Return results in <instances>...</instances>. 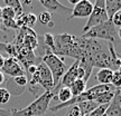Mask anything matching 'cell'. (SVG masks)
Returning <instances> with one entry per match:
<instances>
[{"instance_id":"cell-17","label":"cell","mask_w":121,"mask_h":116,"mask_svg":"<svg viewBox=\"0 0 121 116\" xmlns=\"http://www.w3.org/2000/svg\"><path fill=\"white\" fill-rule=\"evenodd\" d=\"M105 115L107 116H121V106L117 102L111 100V103L109 104L108 108L105 111Z\"/></svg>"},{"instance_id":"cell-21","label":"cell","mask_w":121,"mask_h":116,"mask_svg":"<svg viewBox=\"0 0 121 116\" xmlns=\"http://www.w3.org/2000/svg\"><path fill=\"white\" fill-rule=\"evenodd\" d=\"M37 20H38L42 25H49V26H53L52 22V15L48 12V11H43L40 12L37 16Z\"/></svg>"},{"instance_id":"cell-24","label":"cell","mask_w":121,"mask_h":116,"mask_svg":"<svg viewBox=\"0 0 121 116\" xmlns=\"http://www.w3.org/2000/svg\"><path fill=\"white\" fill-rule=\"evenodd\" d=\"M13 80L17 84L18 86L24 87V88H26L27 84H28V79H27L26 76H18V77H13Z\"/></svg>"},{"instance_id":"cell-36","label":"cell","mask_w":121,"mask_h":116,"mask_svg":"<svg viewBox=\"0 0 121 116\" xmlns=\"http://www.w3.org/2000/svg\"><path fill=\"white\" fill-rule=\"evenodd\" d=\"M118 57H119V58L121 59V55H120V54H118Z\"/></svg>"},{"instance_id":"cell-12","label":"cell","mask_w":121,"mask_h":116,"mask_svg":"<svg viewBox=\"0 0 121 116\" xmlns=\"http://www.w3.org/2000/svg\"><path fill=\"white\" fill-rule=\"evenodd\" d=\"M104 4L109 19H111V17L117 11L121 10V0H104Z\"/></svg>"},{"instance_id":"cell-7","label":"cell","mask_w":121,"mask_h":116,"mask_svg":"<svg viewBox=\"0 0 121 116\" xmlns=\"http://www.w3.org/2000/svg\"><path fill=\"white\" fill-rule=\"evenodd\" d=\"M1 72L4 75H7L8 77H18V76H26V73L22 68V66L19 64L17 59H15L13 57L4 58V66L1 68Z\"/></svg>"},{"instance_id":"cell-6","label":"cell","mask_w":121,"mask_h":116,"mask_svg":"<svg viewBox=\"0 0 121 116\" xmlns=\"http://www.w3.org/2000/svg\"><path fill=\"white\" fill-rule=\"evenodd\" d=\"M37 76H38V85L43 87L45 92L54 89L55 85H54L52 73L49 72L47 66L42 61L37 64Z\"/></svg>"},{"instance_id":"cell-5","label":"cell","mask_w":121,"mask_h":116,"mask_svg":"<svg viewBox=\"0 0 121 116\" xmlns=\"http://www.w3.org/2000/svg\"><path fill=\"white\" fill-rule=\"evenodd\" d=\"M109 20V17L107 15V10H105V4L104 0H95V4H93V10L91 16L87 18V21L85 26L83 27L82 34L86 32L87 30L93 28L96 25H100L102 22H105Z\"/></svg>"},{"instance_id":"cell-35","label":"cell","mask_w":121,"mask_h":116,"mask_svg":"<svg viewBox=\"0 0 121 116\" xmlns=\"http://www.w3.org/2000/svg\"><path fill=\"white\" fill-rule=\"evenodd\" d=\"M118 72H120L121 73V65H120V67H119V69H118Z\"/></svg>"},{"instance_id":"cell-9","label":"cell","mask_w":121,"mask_h":116,"mask_svg":"<svg viewBox=\"0 0 121 116\" xmlns=\"http://www.w3.org/2000/svg\"><path fill=\"white\" fill-rule=\"evenodd\" d=\"M93 10V4L90 0H82L72 8V13L67 19L72 18H89Z\"/></svg>"},{"instance_id":"cell-10","label":"cell","mask_w":121,"mask_h":116,"mask_svg":"<svg viewBox=\"0 0 121 116\" xmlns=\"http://www.w3.org/2000/svg\"><path fill=\"white\" fill-rule=\"evenodd\" d=\"M39 2L42 4L44 8L46 9V11H48L49 13L52 12L64 13V15H67L69 17V15L72 13V8L62 4L58 0H40Z\"/></svg>"},{"instance_id":"cell-26","label":"cell","mask_w":121,"mask_h":116,"mask_svg":"<svg viewBox=\"0 0 121 116\" xmlns=\"http://www.w3.org/2000/svg\"><path fill=\"white\" fill-rule=\"evenodd\" d=\"M1 25L4 27H7V28H13V29H18L17 25H16V21L15 19H11V20H2Z\"/></svg>"},{"instance_id":"cell-4","label":"cell","mask_w":121,"mask_h":116,"mask_svg":"<svg viewBox=\"0 0 121 116\" xmlns=\"http://www.w3.org/2000/svg\"><path fill=\"white\" fill-rule=\"evenodd\" d=\"M42 63L47 66V68L49 69V72L52 73L53 80H54V85L55 87L58 85L60 80L62 79L63 75L65 74V72L67 70V66L64 63V60L60 58L58 56L52 54L51 52L46 50L44 56L42 57Z\"/></svg>"},{"instance_id":"cell-29","label":"cell","mask_w":121,"mask_h":116,"mask_svg":"<svg viewBox=\"0 0 121 116\" xmlns=\"http://www.w3.org/2000/svg\"><path fill=\"white\" fill-rule=\"evenodd\" d=\"M20 4H25V6H28V4H31V0H20Z\"/></svg>"},{"instance_id":"cell-8","label":"cell","mask_w":121,"mask_h":116,"mask_svg":"<svg viewBox=\"0 0 121 116\" xmlns=\"http://www.w3.org/2000/svg\"><path fill=\"white\" fill-rule=\"evenodd\" d=\"M78 64H80V60H75L73 64L69 66L67 70L65 72V74L63 75V77L62 79L60 80L58 83V85L56 87H54V94H55V92L56 89H60L62 87H69L72 84H73L76 79H78Z\"/></svg>"},{"instance_id":"cell-32","label":"cell","mask_w":121,"mask_h":116,"mask_svg":"<svg viewBox=\"0 0 121 116\" xmlns=\"http://www.w3.org/2000/svg\"><path fill=\"white\" fill-rule=\"evenodd\" d=\"M80 1H82V0H69V4H74V6H75V4H78V2H80Z\"/></svg>"},{"instance_id":"cell-3","label":"cell","mask_w":121,"mask_h":116,"mask_svg":"<svg viewBox=\"0 0 121 116\" xmlns=\"http://www.w3.org/2000/svg\"><path fill=\"white\" fill-rule=\"evenodd\" d=\"M118 36V29L114 27L112 21L109 19L105 22H102L100 25H96L86 32L82 35L83 38L87 39H99L103 41H109V43H114L116 37Z\"/></svg>"},{"instance_id":"cell-2","label":"cell","mask_w":121,"mask_h":116,"mask_svg":"<svg viewBox=\"0 0 121 116\" xmlns=\"http://www.w3.org/2000/svg\"><path fill=\"white\" fill-rule=\"evenodd\" d=\"M54 92H45L33 103L22 109H13V116H42L47 112L51 100L54 98Z\"/></svg>"},{"instance_id":"cell-30","label":"cell","mask_w":121,"mask_h":116,"mask_svg":"<svg viewBox=\"0 0 121 116\" xmlns=\"http://www.w3.org/2000/svg\"><path fill=\"white\" fill-rule=\"evenodd\" d=\"M4 80H6V79H4V73L0 70V85H1V84H2Z\"/></svg>"},{"instance_id":"cell-1","label":"cell","mask_w":121,"mask_h":116,"mask_svg":"<svg viewBox=\"0 0 121 116\" xmlns=\"http://www.w3.org/2000/svg\"><path fill=\"white\" fill-rule=\"evenodd\" d=\"M52 54L56 56H69L75 60H80L82 57L81 38L69 34L54 35V47Z\"/></svg>"},{"instance_id":"cell-20","label":"cell","mask_w":121,"mask_h":116,"mask_svg":"<svg viewBox=\"0 0 121 116\" xmlns=\"http://www.w3.org/2000/svg\"><path fill=\"white\" fill-rule=\"evenodd\" d=\"M16 16L17 15L13 8L7 7V6L2 8V11H1V19L2 20H11V19H15Z\"/></svg>"},{"instance_id":"cell-37","label":"cell","mask_w":121,"mask_h":116,"mask_svg":"<svg viewBox=\"0 0 121 116\" xmlns=\"http://www.w3.org/2000/svg\"><path fill=\"white\" fill-rule=\"evenodd\" d=\"M103 116H107V115H105V114H104V115H103Z\"/></svg>"},{"instance_id":"cell-27","label":"cell","mask_w":121,"mask_h":116,"mask_svg":"<svg viewBox=\"0 0 121 116\" xmlns=\"http://www.w3.org/2000/svg\"><path fill=\"white\" fill-rule=\"evenodd\" d=\"M66 116H81V112H80V109H78V105H73V106H71L69 112L67 113V115Z\"/></svg>"},{"instance_id":"cell-13","label":"cell","mask_w":121,"mask_h":116,"mask_svg":"<svg viewBox=\"0 0 121 116\" xmlns=\"http://www.w3.org/2000/svg\"><path fill=\"white\" fill-rule=\"evenodd\" d=\"M4 82H6V87H4V88L10 93L11 96H13H13H19V95L22 94V93L25 92V89H26V88H24V87L18 86L17 84L13 80L11 77H9L8 80H4Z\"/></svg>"},{"instance_id":"cell-23","label":"cell","mask_w":121,"mask_h":116,"mask_svg":"<svg viewBox=\"0 0 121 116\" xmlns=\"http://www.w3.org/2000/svg\"><path fill=\"white\" fill-rule=\"evenodd\" d=\"M111 85L116 88H121V73L120 72H113L112 80H111Z\"/></svg>"},{"instance_id":"cell-38","label":"cell","mask_w":121,"mask_h":116,"mask_svg":"<svg viewBox=\"0 0 121 116\" xmlns=\"http://www.w3.org/2000/svg\"><path fill=\"white\" fill-rule=\"evenodd\" d=\"M39 1H40V0H39Z\"/></svg>"},{"instance_id":"cell-15","label":"cell","mask_w":121,"mask_h":116,"mask_svg":"<svg viewBox=\"0 0 121 116\" xmlns=\"http://www.w3.org/2000/svg\"><path fill=\"white\" fill-rule=\"evenodd\" d=\"M69 89L72 92L73 96H78V95L83 94L85 89H86V83L83 79H76L75 82L69 86Z\"/></svg>"},{"instance_id":"cell-19","label":"cell","mask_w":121,"mask_h":116,"mask_svg":"<svg viewBox=\"0 0 121 116\" xmlns=\"http://www.w3.org/2000/svg\"><path fill=\"white\" fill-rule=\"evenodd\" d=\"M4 2V4L7 7H10L15 10L16 15H22L24 11H22V6L20 4V0H2Z\"/></svg>"},{"instance_id":"cell-33","label":"cell","mask_w":121,"mask_h":116,"mask_svg":"<svg viewBox=\"0 0 121 116\" xmlns=\"http://www.w3.org/2000/svg\"><path fill=\"white\" fill-rule=\"evenodd\" d=\"M118 37L121 39V27L119 28V29H118Z\"/></svg>"},{"instance_id":"cell-28","label":"cell","mask_w":121,"mask_h":116,"mask_svg":"<svg viewBox=\"0 0 121 116\" xmlns=\"http://www.w3.org/2000/svg\"><path fill=\"white\" fill-rule=\"evenodd\" d=\"M113 100L117 102L119 105L121 106V88H116L114 93H113Z\"/></svg>"},{"instance_id":"cell-14","label":"cell","mask_w":121,"mask_h":116,"mask_svg":"<svg viewBox=\"0 0 121 116\" xmlns=\"http://www.w3.org/2000/svg\"><path fill=\"white\" fill-rule=\"evenodd\" d=\"M99 105L95 103L94 100H86V102H83V103L78 104V107L81 112V116H87L93 109L98 107Z\"/></svg>"},{"instance_id":"cell-31","label":"cell","mask_w":121,"mask_h":116,"mask_svg":"<svg viewBox=\"0 0 121 116\" xmlns=\"http://www.w3.org/2000/svg\"><path fill=\"white\" fill-rule=\"evenodd\" d=\"M4 58L2 55H0V70L2 68V66H4Z\"/></svg>"},{"instance_id":"cell-22","label":"cell","mask_w":121,"mask_h":116,"mask_svg":"<svg viewBox=\"0 0 121 116\" xmlns=\"http://www.w3.org/2000/svg\"><path fill=\"white\" fill-rule=\"evenodd\" d=\"M11 98V95L4 87H0V105L7 104Z\"/></svg>"},{"instance_id":"cell-18","label":"cell","mask_w":121,"mask_h":116,"mask_svg":"<svg viewBox=\"0 0 121 116\" xmlns=\"http://www.w3.org/2000/svg\"><path fill=\"white\" fill-rule=\"evenodd\" d=\"M113 93L114 92H105L100 94L96 98L94 99V102L98 105H105V104H110L113 98Z\"/></svg>"},{"instance_id":"cell-25","label":"cell","mask_w":121,"mask_h":116,"mask_svg":"<svg viewBox=\"0 0 121 116\" xmlns=\"http://www.w3.org/2000/svg\"><path fill=\"white\" fill-rule=\"evenodd\" d=\"M110 20L112 21V24L114 25V27L120 28L121 27V10H119V11H117V12L114 13L112 17H111Z\"/></svg>"},{"instance_id":"cell-16","label":"cell","mask_w":121,"mask_h":116,"mask_svg":"<svg viewBox=\"0 0 121 116\" xmlns=\"http://www.w3.org/2000/svg\"><path fill=\"white\" fill-rule=\"evenodd\" d=\"M73 97L72 92L69 89V87H62L57 90V99L60 100V103H65Z\"/></svg>"},{"instance_id":"cell-34","label":"cell","mask_w":121,"mask_h":116,"mask_svg":"<svg viewBox=\"0 0 121 116\" xmlns=\"http://www.w3.org/2000/svg\"><path fill=\"white\" fill-rule=\"evenodd\" d=\"M1 11H2V8L0 7V19H1Z\"/></svg>"},{"instance_id":"cell-11","label":"cell","mask_w":121,"mask_h":116,"mask_svg":"<svg viewBox=\"0 0 121 116\" xmlns=\"http://www.w3.org/2000/svg\"><path fill=\"white\" fill-rule=\"evenodd\" d=\"M112 76H113V70H111L109 68H101L96 73L95 77H96V80L99 82V84L108 85V84H111Z\"/></svg>"}]
</instances>
